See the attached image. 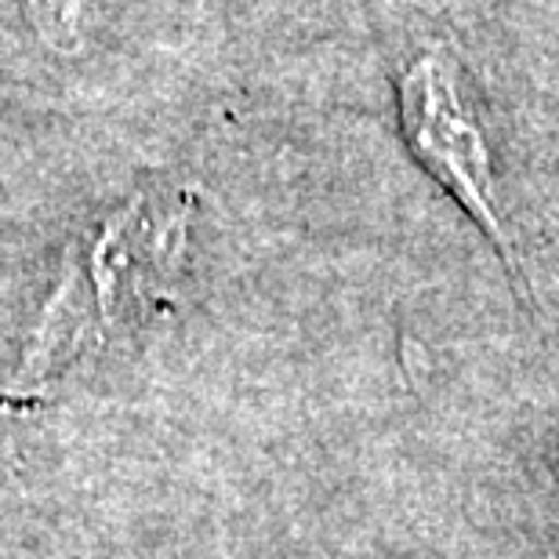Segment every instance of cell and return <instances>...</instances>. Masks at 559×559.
I'll list each match as a JSON object with an SVG mask.
<instances>
[{
	"label": "cell",
	"mask_w": 559,
	"mask_h": 559,
	"mask_svg": "<svg viewBox=\"0 0 559 559\" xmlns=\"http://www.w3.org/2000/svg\"><path fill=\"white\" fill-rule=\"evenodd\" d=\"M26 11L51 48H73L84 37L92 0H26Z\"/></svg>",
	"instance_id": "cell-3"
},
{
	"label": "cell",
	"mask_w": 559,
	"mask_h": 559,
	"mask_svg": "<svg viewBox=\"0 0 559 559\" xmlns=\"http://www.w3.org/2000/svg\"><path fill=\"white\" fill-rule=\"evenodd\" d=\"M400 128L421 167L473 215L509 265H516L495 197V164L484 124L462 92V76L440 51H425L400 73Z\"/></svg>",
	"instance_id": "cell-2"
},
{
	"label": "cell",
	"mask_w": 559,
	"mask_h": 559,
	"mask_svg": "<svg viewBox=\"0 0 559 559\" xmlns=\"http://www.w3.org/2000/svg\"><path fill=\"white\" fill-rule=\"evenodd\" d=\"M186 243V207L171 197H139L81 240L51 287L37 331L22 349L11 393L33 396L70 371L92 345L171 298Z\"/></svg>",
	"instance_id": "cell-1"
}]
</instances>
